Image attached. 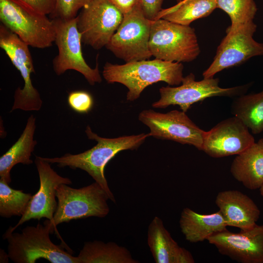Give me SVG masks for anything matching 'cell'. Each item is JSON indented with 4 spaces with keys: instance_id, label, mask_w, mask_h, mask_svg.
<instances>
[{
    "instance_id": "5bb4252c",
    "label": "cell",
    "mask_w": 263,
    "mask_h": 263,
    "mask_svg": "<svg viewBox=\"0 0 263 263\" xmlns=\"http://www.w3.org/2000/svg\"><path fill=\"white\" fill-rule=\"evenodd\" d=\"M248 129L235 116L225 119L205 132L202 150L214 158L238 155L255 143Z\"/></svg>"
},
{
    "instance_id": "9c48e42d",
    "label": "cell",
    "mask_w": 263,
    "mask_h": 263,
    "mask_svg": "<svg viewBox=\"0 0 263 263\" xmlns=\"http://www.w3.org/2000/svg\"><path fill=\"white\" fill-rule=\"evenodd\" d=\"M56 26V44L58 53L53 60V68L57 75L73 70L81 74L91 85L100 83L102 78L96 63L92 68L86 62L81 49V36L78 30L76 18L53 19Z\"/></svg>"
},
{
    "instance_id": "277c9868",
    "label": "cell",
    "mask_w": 263,
    "mask_h": 263,
    "mask_svg": "<svg viewBox=\"0 0 263 263\" xmlns=\"http://www.w3.org/2000/svg\"><path fill=\"white\" fill-rule=\"evenodd\" d=\"M149 49L155 58L170 62H190L200 49L195 30L163 19L151 20Z\"/></svg>"
},
{
    "instance_id": "603a6c76",
    "label": "cell",
    "mask_w": 263,
    "mask_h": 263,
    "mask_svg": "<svg viewBox=\"0 0 263 263\" xmlns=\"http://www.w3.org/2000/svg\"><path fill=\"white\" fill-rule=\"evenodd\" d=\"M216 8L217 0H183L171 7L162 9L157 19L189 25L192 21L209 16Z\"/></svg>"
},
{
    "instance_id": "ac0fdd59",
    "label": "cell",
    "mask_w": 263,
    "mask_h": 263,
    "mask_svg": "<svg viewBox=\"0 0 263 263\" xmlns=\"http://www.w3.org/2000/svg\"><path fill=\"white\" fill-rule=\"evenodd\" d=\"M148 244L156 263L195 262L191 254L173 239L158 217H154L149 225Z\"/></svg>"
},
{
    "instance_id": "8992f818",
    "label": "cell",
    "mask_w": 263,
    "mask_h": 263,
    "mask_svg": "<svg viewBox=\"0 0 263 263\" xmlns=\"http://www.w3.org/2000/svg\"><path fill=\"white\" fill-rule=\"evenodd\" d=\"M57 206L52 224L56 226L73 220L104 218L109 213L107 192L97 182L79 188L61 184L56 189Z\"/></svg>"
},
{
    "instance_id": "d4e9b609",
    "label": "cell",
    "mask_w": 263,
    "mask_h": 263,
    "mask_svg": "<svg viewBox=\"0 0 263 263\" xmlns=\"http://www.w3.org/2000/svg\"><path fill=\"white\" fill-rule=\"evenodd\" d=\"M33 195L22 190L11 188L9 184L0 179V215L9 218L13 216H22L27 208Z\"/></svg>"
},
{
    "instance_id": "8fae6325",
    "label": "cell",
    "mask_w": 263,
    "mask_h": 263,
    "mask_svg": "<svg viewBox=\"0 0 263 263\" xmlns=\"http://www.w3.org/2000/svg\"><path fill=\"white\" fill-rule=\"evenodd\" d=\"M76 18L82 42L99 50L109 43L123 15L110 0H92L81 9Z\"/></svg>"
},
{
    "instance_id": "7a4b0ae2",
    "label": "cell",
    "mask_w": 263,
    "mask_h": 263,
    "mask_svg": "<svg viewBox=\"0 0 263 263\" xmlns=\"http://www.w3.org/2000/svg\"><path fill=\"white\" fill-rule=\"evenodd\" d=\"M184 66L181 62L157 58L126 62L119 65L107 62L102 75L109 83L125 85L129 90L127 100L137 99L142 91L153 83L164 81L169 85H178L183 78Z\"/></svg>"
},
{
    "instance_id": "7c38bea8",
    "label": "cell",
    "mask_w": 263,
    "mask_h": 263,
    "mask_svg": "<svg viewBox=\"0 0 263 263\" xmlns=\"http://www.w3.org/2000/svg\"><path fill=\"white\" fill-rule=\"evenodd\" d=\"M256 28L253 21L233 29L227 28L212 62L203 73L204 78L213 77L224 69L241 65L252 57L263 56V44L253 38Z\"/></svg>"
},
{
    "instance_id": "f1b7e54d",
    "label": "cell",
    "mask_w": 263,
    "mask_h": 263,
    "mask_svg": "<svg viewBox=\"0 0 263 263\" xmlns=\"http://www.w3.org/2000/svg\"><path fill=\"white\" fill-rule=\"evenodd\" d=\"M32 10L45 15H50L54 10L56 0H15Z\"/></svg>"
},
{
    "instance_id": "6da1fadb",
    "label": "cell",
    "mask_w": 263,
    "mask_h": 263,
    "mask_svg": "<svg viewBox=\"0 0 263 263\" xmlns=\"http://www.w3.org/2000/svg\"><path fill=\"white\" fill-rule=\"evenodd\" d=\"M85 132L89 139L97 142L91 149L77 154L66 153L59 157H41L50 164H57L60 168L68 167L85 171L107 192L110 200L115 203L105 176V166L119 152L138 149L150 136L149 133L108 138L100 137L93 132L89 126H87Z\"/></svg>"
},
{
    "instance_id": "83f0119b",
    "label": "cell",
    "mask_w": 263,
    "mask_h": 263,
    "mask_svg": "<svg viewBox=\"0 0 263 263\" xmlns=\"http://www.w3.org/2000/svg\"><path fill=\"white\" fill-rule=\"evenodd\" d=\"M67 102L69 107L74 111L79 113H88L94 105L92 95L89 92L82 90L70 92Z\"/></svg>"
},
{
    "instance_id": "2e32d148",
    "label": "cell",
    "mask_w": 263,
    "mask_h": 263,
    "mask_svg": "<svg viewBox=\"0 0 263 263\" xmlns=\"http://www.w3.org/2000/svg\"><path fill=\"white\" fill-rule=\"evenodd\" d=\"M220 254L241 263H263V225L234 233L227 229L209 237Z\"/></svg>"
},
{
    "instance_id": "3957f363",
    "label": "cell",
    "mask_w": 263,
    "mask_h": 263,
    "mask_svg": "<svg viewBox=\"0 0 263 263\" xmlns=\"http://www.w3.org/2000/svg\"><path fill=\"white\" fill-rule=\"evenodd\" d=\"M56 230L48 219L43 225L27 226L20 233L9 226L3 237L8 242L9 258L15 263H35L42 258L52 263H79L77 257L52 242L50 235Z\"/></svg>"
},
{
    "instance_id": "4fadbf2b",
    "label": "cell",
    "mask_w": 263,
    "mask_h": 263,
    "mask_svg": "<svg viewBox=\"0 0 263 263\" xmlns=\"http://www.w3.org/2000/svg\"><path fill=\"white\" fill-rule=\"evenodd\" d=\"M138 119L150 129V136L192 145L202 150L205 131L196 126L185 112L173 110L164 113L144 110L139 114Z\"/></svg>"
},
{
    "instance_id": "30bf717a",
    "label": "cell",
    "mask_w": 263,
    "mask_h": 263,
    "mask_svg": "<svg viewBox=\"0 0 263 263\" xmlns=\"http://www.w3.org/2000/svg\"><path fill=\"white\" fill-rule=\"evenodd\" d=\"M219 79L210 77L196 81L192 73L183 77L182 85L175 87H162L159 89L160 98L152 104L154 108L165 109L170 105L179 106L186 112L194 103L213 96L232 97L244 94L249 84L223 88L219 85Z\"/></svg>"
},
{
    "instance_id": "d6a6232c",
    "label": "cell",
    "mask_w": 263,
    "mask_h": 263,
    "mask_svg": "<svg viewBox=\"0 0 263 263\" xmlns=\"http://www.w3.org/2000/svg\"><path fill=\"white\" fill-rule=\"evenodd\" d=\"M177 0L178 2H180V1H182V0Z\"/></svg>"
},
{
    "instance_id": "52a82bcc",
    "label": "cell",
    "mask_w": 263,
    "mask_h": 263,
    "mask_svg": "<svg viewBox=\"0 0 263 263\" xmlns=\"http://www.w3.org/2000/svg\"><path fill=\"white\" fill-rule=\"evenodd\" d=\"M151 20L145 16L140 1L123 15L119 27L105 46L126 62L149 59Z\"/></svg>"
},
{
    "instance_id": "1f68e13d",
    "label": "cell",
    "mask_w": 263,
    "mask_h": 263,
    "mask_svg": "<svg viewBox=\"0 0 263 263\" xmlns=\"http://www.w3.org/2000/svg\"><path fill=\"white\" fill-rule=\"evenodd\" d=\"M261 195L263 197V185L260 188Z\"/></svg>"
},
{
    "instance_id": "484cf974",
    "label": "cell",
    "mask_w": 263,
    "mask_h": 263,
    "mask_svg": "<svg viewBox=\"0 0 263 263\" xmlns=\"http://www.w3.org/2000/svg\"><path fill=\"white\" fill-rule=\"evenodd\" d=\"M217 8L229 16L231 24L228 28L230 29L253 21L257 11L254 0H217Z\"/></svg>"
},
{
    "instance_id": "4316f807",
    "label": "cell",
    "mask_w": 263,
    "mask_h": 263,
    "mask_svg": "<svg viewBox=\"0 0 263 263\" xmlns=\"http://www.w3.org/2000/svg\"><path fill=\"white\" fill-rule=\"evenodd\" d=\"M92 0H56L55 7L50 15L52 19H70L77 16L78 11Z\"/></svg>"
},
{
    "instance_id": "5b68a950",
    "label": "cell",
    "mask_w": 263,
    "mask_h": 263,
    "mask_svg": "<svg viewBox=\"0 0 263 263\" xmlns=\"http://www.w3.org/2000/svg\"><path fill=\"white\" fill-rule=\"evenodd\" d=\"M0 20L30 46L44 49L55 42L54 19L15 0H0Z\"/></svg>"
},
{
    "instance_id": "44dd1931",
    "label": "cell",
    "mask_w": 263,
    "mask_h": 263,
    "mask_svg": "<svg viewBox=\"0 0 263 263\" xmlns=\"http://www.w3.org/2000/svg\"><path fill=\"white\" fill-rule=\"evenodd\" d=\"M36 118L31 115L17 141L0 158V177L8 184L11 182L10 171L16 165L33 163L31 156L37 142L34 139Z\"/></svg>"
},
{
    "instance_id": "e0dca14e",
    "label": "cell",
    "mask_w": 263,
    "mask_h": 263,
    "mask_svg": "<svg viewBox=\"0 0 263 263\" xmlns=\"http://www.w3.org/2000/svg\"><path fill=\"white\" fill-rule=\"evenodd\" d=\"M215 203L227 226L247 230L256 225L260 218V210L254 202L238 190L219 192Z\"/></svg>"
},
{
    "instance_id": "9a60e30c",
    "label": "cell",
    "mask_w": 263,
    "mask_h": 263,
    "mask_svg": "<svg viewBox=\"0 0 263 263\" xmlns=\"http://www.w3.org/2000/svg\"><path fill=\"white\" fill-rule=\"evenodd\" d=\"M35 164L39 178V188L33 195L24 214L14 226H10L14 231L18 227L31 219L40 220L43 218L52 222L57 202L56 201V189L61 184L71 185V180L56 173L51 167L50 163L40 156H36Z\"/></svg>"
},
{
    "instance_id": "4dcf8cb0",
    "label": "cell",
    "mask_w": 263,
    "mask_h": 263,
    "mask_svg": "<svg viewBox=\"0 0 263 263\" xmlns=\"http://www.w3.org/2000/svg\"><path fill=\"white\" fill-rule=\"evenodd\" d=\"M110 1L124 15L131 11L140 0H110Z\"/></svg>"
},
{
    "instance_id": "d6986e66",
    "label": "cell",
    "mask_w": 263,
    "mask_h": 263,
    "mask_svg": "<svg viewBox=\"0 0 263 263\" xmlns=\"http://www.w3.org/2000/svg\"><path fill=\"white\" fill-rule=\"evenodd\" d=\"M230 172L246 188L254 190L263 185V138L259 139L233 160Z\"/></svg>"
},
{
    "instance_id": "ffe728a7",
    "label": "cell",
    "mask_w": 263,
    "mask_h": 263,
    "mask_svg": "<svg viewBox=\"0 0 263 263\" xmlns=\"http://www.w3.org/2000/svg\"><path fill=\"white\" fill-rule=\"evenodd\" d=\"M180 227L186 239L190 243L203 242L227 226L219 210L208 214H200L186 207L181 214Z\"/></svg>"
},
{
    "instance_id": "ba28073f",
    "label": "cell",
    "mask_w": 263,
    "mask_h": 263,
    "mask_svg": "<svg viewBox=\"0 0 263 263\" xmlns=\"http://www.w3.org/2000/svg\"><path fill=\"white\" fill-rule=\"evenodd\" d=\"M29 46L2 24L0 25V47L13 65L19 72L24 82L22 89L15 91L10 112L17 109L25 111H39L42 101L38 90L33 85L31 75L35 73Z\"/></svg>"
},
{
    "instance_id": "f546056e",
    "label": "cell",
    "mask_w": 263,
    "mask_h": 263,
    "mask_svg": "<svg viewBox=\"0 0 263 263\" xmlns=\"http://www.w3.org/2000/svg\"><path fill=\"white\" fill-rule=\"evenodd\" d=\"M144 13L150 20L157 19L164 0H140Z\"/></svg>"
},
{
    "instance_id": "cb8c5ba5",
    "label": "cell",
    "mask_w": 263,
    "mask_h": 263,
    "mask_svg": "<svg viewBox=\"0 0 263 263\" xmlns=\"http://www.w3.org/2000/svg\"><path fill=\"white\" fill-rule=\"evenodd\" d=\"M232 113L254 134L263 131V90L258 93L242 94L233 102Z\"/></svg>"
},
{
    "instance_id": "7402d4cb",
    "label": "cell",
    "mask_w": 263,
    "mask_h": 263,
    "mask_svg": "<svg viewBox=\"0 0 263 263\" xmlns=\"http://www.w3.org/2000/svg\"><path fill=\"white\" fill-rule=\"evenodd\" d=\"M79 263H138L125 247L110 242H85L77 256Z\"/></svg>"
}]
</instances>
